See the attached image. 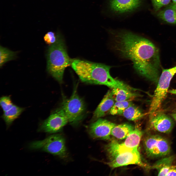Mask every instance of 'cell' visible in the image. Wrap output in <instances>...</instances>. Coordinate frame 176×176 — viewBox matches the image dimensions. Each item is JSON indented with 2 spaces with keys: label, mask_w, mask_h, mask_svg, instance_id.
I'll use <instances>...</instances> for the list:
<instances>
[{
  "label": "cell",
  "mask_w": 176,
  "mask_h": 176,
  "mask_svg": "<svg viewBox=\"0 0 176 176\" xmlns=\"http://www.w3.org/2000/svg\"><path fill=\"white\" fill-rule=\"evenodd\" d=\"M29 147L31 149L41 150L61 158H66L68 156L65 139L59 134L50 135L42 140L33 142Z\"/></svg>",
  "instance_id": "8992f818"
},
{
  "label": "cell",
  "mask_w": 176,
  "mask_h": 176,
  "mask_svg": "<svg viewBox=\"0 0 176 176\" xmlns=\"http://www.w3.org/2000/svg\"><path fill=\"white\" fill-rule=\"evenodd\" d=\"M134 129L132 125L127 123L116 125L112 129L111 135L119 140L125 139Z\"/></svg>",
  "instance_id": "9a60e30c"
},
{
  "label": "cell",
  "mask_w": 176,
  "mask_h": 176,
  "mask_svg": "<svg viewBox=\"0 0 176 176\" xmlns=\"http://www.w3.org/2000/svg\"><path fill=\"white\" fill-rule=\"evenodd\" d=\"M155 10L157 11L164 6L168 4L171 0H151Z\"/></svg>",
  "instance_id": "d4e9b609"
},
{
  "label": "cell",
  "mask_w": 176,
  "mask_h": 176,
  "mask_svg": "<svg viewBox=\"0 0 176 176\" xmlns=\"http://www.w3.org/2000/svg\"><path fill=\"white\" fill-rule=\"evenodd\" d=\"M142 135V132L136 128L132 131L123 143L126 147L132 148H138Z\"/></svg>",
  "instance_id": "e0dca14e"
},
{
  "label": "cell",
  "mask_w": 176,
  "mask_h": 176,
  "mask_svg": "<svg viewBox=\"0 0 176 176\" xmlns=\"http://www.w3.org/2000/svg\"><path fill=\"white\" fill-rule=\"evenodd\" d=\"M168 92L170 93L174 94H176V89H173L169 90Z\"/></svg>",
  "instance_id": "83f0119b"
},
{
  "label": "cell",
  "mask_w": 176,
  "mask_h": 176,
  "mask_svg": "<svg viewBox=\"0 0 176 176\" xmlns=\"http://www.w3.org/2000/svg\"><path fill=\"white\" fill-rule=\"evenodd\" d=\"M145 153L149 157L157 158L166 156L171 151L168 141L162 136L154 134L147 136L143 141Z\"/></svg>",
  "instance_id": "ba28073f"
},
{
  "label": "cell",
  "mask_w": 176,
  "mask_h": 176,
  "mask_svg": "<svg viewBox=\"0 0 176 176\" xmlns=\"http://www.w3.org/2000/svg\"><path fill=\"white\" fill-rule=\"evenodd\" d=\"M169 8L173 9L176 11V4L171 5L169 7Z\"/></svg>",
  "instance_id": "4316f807"
},
{
  "label": "cell",
  "mask_w": 176,
  "mask_h": 176,
  "mask_svg": "<svg viewBox=\"0 0 176 176\" xmlns=\"http://www.w3.org/2000/svg\"><path fill=\"white\" fill-rule=\"evenodd\" d=\"M166 176H176V166H173L169 170Z\"/></svg>",
  "instance_id": "484cf974"
},
{
  "label": "cell",
  "mask_w": 176,
  "mask_h": 176,
  "mask_svg": "<svg viewBox=\"0 0 176 176\" xmlns=\"http://www.w3.org/2000/svg\"><path fill=\"white\" fill-rule=\"evenodd\" d=\"M117 42V49L123 56L132 61L137 73L157 83L161 66L157 47L149 40L126 31L118 33Z\"/></svg>",
  "instance_id": "6da1fadb"
},
{
  "label": "cell",
  "mask_w": 176,
  "mask_h": 176,
  "mask_svg": "<svg viewBox=\"0 0 176 176\" xmlns=\"http://www.w3.org/2000/svg\"><path fill=\"white\" fill-rule=\"evenodd\" d=\"M143 0H109L108 5L111 10L117 14L131 12L138 9Z\"/></svg>",
  "instance_id": "7c38bea8"
},
{
  "label": "cell",
  "mask_w": 176,
  "mask_h": 176,
  "mask_svg": "<svg viewBox=\"0 0 176 176\" xmlns=\"http://www.w3.org/2000/svg\"><path fill=\"white\" fill-rule=\"evenodd\" d=\"M115 101L111 90L107 92L93 114V118L97 119L110 111Z\"/></svg>",
  "instance_id": "4fadbf2b"
},
{
  "label": "cell",
  "mask_w": 176,
  "mask_h": 176,
  "mask_svg": "<svg viewBox=\"0 0 176 176\" xmlns=\"http://www.w3.org/2000/svg\"><path fill=\"white\" fill-rule=\"evenodd\" d=\"M174 160L172 156L163 158L156 162L152 166L151 168L155 169L158 171V176H166Z\"/></svg>",
  "instance_id": "5bb4252c"
},
{
  "label": "cell",
  "mask_w": 176,
  "mask_h": 176,
  "mask_svg": "<svg viewBox=\"0 0 176 176\" xmlns=\"http://www.w3.org/2000/svg\"><path fill=\"white\" fill-rule=\"evenodd\" d=\"M105 148L110 158L107 164L112 168L133 164L146 166L142 160L138 148H129L114 140H112Z\"/></svg>",
  "instance_id": "3957f363"
},
{
  "label": "cell",
  "mask_w": 176,
  "mask_h": 176,
  "mask_svg": "<svg viewBox=\"0 0 176 176\" xmlns=\"http://www.w3.org/2000/svg\"><path fill=\"white\" fill-rule=\"evenodd\" d=\"M122 115L127 120L133 121L140 119L144 116L143 114L139 108L133 104L128 107Z\"/></svg>",
  "instance_id": "d6986e66"
},
{
  "label": "cell",
  "mask_w": 176,
  "mask_h": 176,
  "mask_svg": "<svg viewBox=\"0 0 176 176\" xmlns=\"http://www.w3.org/2000/svg\"><path fill=\"white\" fill-rule=\"evenodd\" d=\"M172 116L176 121V113H174L172 114Z\"/></svg>",
  "instance_id": "f1b7e54d"
},
{
  "label": "cell",
  "mask_w": 176,
  "mask_h": 176,
  "mask_svg": "<svg viewBox=\"0 0 176 176\" xmlns=\"http://www.w3.org/2000/svg\"><path fill=\"white\" fill-rule=\"evenodd\" d=\"M176 73V66L163 69L158 82L150 106L148 114L151 116L159 110L165 98L171 81Z\"/></svg>",
  "instance_id": "5b68a950"
},
{
  "label": "cell",
  "mask_w": 176,
  "mask_h": 176,
  "mask_svg": "<svg viewBox=\"0 0 176 176\" xmlns=\"http://www.w3.org/2000/svg\"><path fill=\"white\" fill-rule=\"evenodd\" d=\"M68 122L67 116L61 108L53 112L42 123L39 131L50 133L57 132Z\"/></svg>",
  "instance_id": "9c48e42d"
},
{
  "label": "cell",
  "mask_w": 176,
  "mask_h": 176,
  "mask_svg": "<svg viewBox=\"0 0 176 176\" xmlns=\"http://www.w3.org/2000/svg\"><path fill=\"white\" fill-rule=\"evenodd\" d=\"M149 122L152 128L164 133L170 132L173 126L172 119L165 113L159 110L149 116Z\"/></svg>",
  "instance_id": "8fae6325"
},
{
  "label": "cell",
  "mask_w": 176,
  "mask_h": 176,
  "mask_svg": "<svg viewBox=\"0 0 176 176\" xmlns=\"http://www.w3.org/2000/svg\"><path fill=\"white\" fill-rule=\"evenodd\" d=\"M71 66L80 80L84 83L104 85L111 89L118 88L128 89L130 88L129 86L111 76L110 66L77 59H72Z\"/></svg>",
  "instance_id": "7a4b0ae2"
},
{
  "label": "cell",
  "mask_w": 176,
  "mask_h": 176,
  "mask_svg": "<svg viewBox=\"0 0 176 176\" xmlns=\"http://www.w3.org/2000/svg\"><path fill=\"white\" fill-rule=\"evenodd\" d=\"M61 108L64 110L68 119L72 124L78 123L82 119L85 110L83 100L78 94L75 89L70 97L63 101Z\"/></svg>",
  "instance_id": "52a82bcc"
},
{
  "label": "cell",
  "mask_w": 176,
  "mask_h": 176,
  "mask_svg": "<svg viewBox=\"0 0 176 176\" xmlns=\"http://www.w3.org/2000/svg\"><path fill=\"white\" fill-rule=\"evenodd\" d=\"M157 16L166 22L171 24H176V11L169 8L159 11Z\"/></svg>",
  "instance_id": "ffe728a7"
},
{
  "label": "cell",
  "mask_w": 176,
  "mask_h": 176,
  "mask_svg": "<svg viewBox=\"0 0 176 176\" xmlns=\"http://www.w3.org/2000/svg\"><path fill=\"white\" fill-rule=\"evenodd\" d=\"M16 53L1 46L0 47V66L2 67L6 62L13 59Z\"/></svg>",
  "instance_id": "7402d4cb"
},
{
  "label": "cell",
  "mask_w": 176,
  "mask_h": 176,
  "mask_svg": "<svg viewBox=\"0 0 176 176\" xmlns=\"http://www.w3.org/2000/svg\"><path fill=\"white\" fill-rule=\"evenodd\" d=\"M174 4H176V0H172Z\"/></svg>",
  "instance_id": "f546056e"
},
{
  "label": "cell",
  "mask_w": 176,
  "mask_h": 176,
  "mask_svg": "<svg viewBox=\"0 0 176 176\" xmlns=\"http://www.w3.org/2000/svg\"><path fill=\"white\" fill-rule=\"evenodd\" d=\"M132 104L130 100L116 101L110 110V113L112 115L122 114L124 110Z\"/></svg>",
  "instance_id": "44dd1931"
},
{
  "label": "cell",
  "mask_w": 176,
  "mask_h": 176,
  "mask_svg": "<svg viewBox=\"0 0 176 176\" xmlns=\"http://www.w3.org/2000/svg\"><path fill=\"white\" fill-rule=\"evenodd\" d=\"M24 108L14 105L9 110L4 112L2 118L6 125L9 126L24 111Z\"/></svg>",
  "instance_id": "ac0fdd59"
},
{
  "label": "cell",
  "mask_w": 176,
  "mask_h": 176,
  "mask_svg": "<svg viewBox=\"0 0 176 176\" xmlns=\"http://www.w3.org/2000/svg\"><path fill=\"white\" fill-rule=\"evenodd\" d=\"M44 38L45 42L49 45L55 43L57 39L55 33L52 31L47 33L44 36Z\"/></svg>",
  "instance_id": "cb8c5ba5"
},
{
  "label": "cell",
  "mask_w": 176,
  "mask_h": 176,
  "mask_svg": "<svg viewBox=\"0 0 176 176\" xmlns=\"http://www.w3.org/2000/svg\"><path fill=\"white\" fill-rule=\"evenodd\" d=\"M111 90L115 101L131 100L139 96L130 90L116 88L112 89Z\"/></svg>",
  "instance_id": "2e32d148"
},
{
  "label": "cell",
  "mask_w": 176,
  "mask_h": 176,
  "mask_svg": "<svg viewBox=\"0 0 176 176\" xmlns=\"http://www.w3.org/2000/svg\"><path fill=\"white\" fill-rule=\"evenodd\" d=\"M72 59L69 56L63 40L58 37L49 47L47 55L48 72L59 82H62L65 69L71 65Z\"/></svg>",
  "instance_id": "277c9868"
},
{
  "label": "cell",
  "mask_w": 176,
  "mask_h": 176,
  "mask_svg": "<svg viewBox=\"0 0 176 176\" xmlns=\"http://www.w3.org/2000/svg\"><path fill=\"white\" fill-rule=\"evenodd\" d=\"M0 104L4 112L10 109L14 105L10 97L7 96L0 98Z\"/></svg>",
  "instance_id": "603a6c76"
},
{
  "label": "cell",
  "mask_w": 176,
  "mask_h": 176,
  "mask_svg": "<svg viewBox=\"0 0 176 176\" xmlns=\"http://www.w3.org/2000/svg\"><path fill=\"white\" fill-rule=\"evenodd\" d=\"M116 125L107 120L99 118L90 125L88 133L94 139L108 140L110 139L112 129Z\"/></svg>",
  "instance_id": "30bf717a"
}]
</instances>
